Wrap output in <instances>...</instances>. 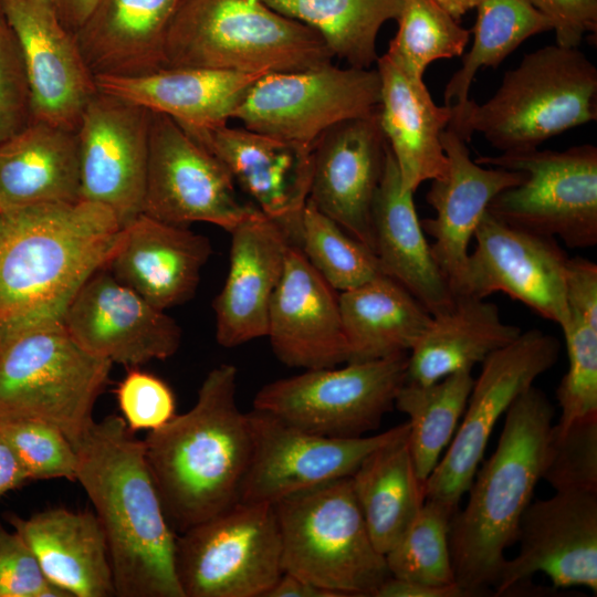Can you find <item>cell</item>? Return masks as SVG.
<instances>
[{"instance_id": "obj_40", "label": "cell", "mask_w": 597, "mask_h": 597, "mask_svg": "<svg viewBox=\"0 0 597 597\" xmlns=\"http://www.w3.org/2000/svg\"><path fill=\"white\" fill-rule=\"evenodd\" d=\"M397 22L386 54L421 78L430 63L461 56L470 36L436 0H404Z\"/></svg>"}, {"instance_id": "obj_53", "label": "cell", "mask_w": 597, "mask_h": 597, "mask_svg": "<svg viewBox=\"0 0 597 597\" xmlns=\"http://www.w3.org/2000/svg\"><path fill=\"white\" fill-rule=\"evenodd\" d=\"M62 25L75 33L85 22L97 0H49Z\"/></svg>"}, {"instance_id": "obj_43", "label": "cell", "mask_w": 597, "mask_h": 597, "mask_svg": "<svg viewBox=\"0 0 597 597\" xmlns=\"http://www.w3.org/2000/svg\"><path fill=\"white\" fill-rule=\"evenodd\" d=\"M0 430L23 465L29 480L75 481L77 455L74 446L55 426L34 418H0Z\"/></svg>"}, {"instance_id": "obj_27", "label": "cell", "mask_w": 597, "mask_h": 597, "mask_svg": "<svg viewBox=\"0 0 597 597\" xmlns=\"http://www.w3.org/2000/svg\"><path fill=\"white\" fill-rule=\"evenodd\" d=\"M376 64L380 77L379 124L402 189L415 192L423 181L447 174L441 136L452 118V108L437 105L423 78L407 72L386 53Z\"/></svg>"}, {"instance_id": "obj_8", "label": "cell", "mask_w": 597, "mask_h": 597, "mask_svg": "<svg viewBox=\"0 0 597 597\" xmlns=\"http://www.w3.org/2000/svg\"><path fill=\"white\" fill-rule=\"evenodd\" d=\"M112 365L81 347L62 324L15 334L0 344V418L46 421L75 447L95 421Z\"/></svg>"}, {"instance_id": "obj_24", "label": "cell", "mask_w": 597, "mask_h": 597, "mask_svg": "<svg viewBox=\"0 0 597 597\" xmlns=\"http://www.w3.org/2000/svg\"><path fill=\"white\" fill-rule=\"evenodd\" d=\"M229 233V270L213 310L218 344L235 347L266 336L270 304L291 242L256 207Z\"/></svg>"}, {"instance_id": "obj_44", "label": "cell", "mask_w": 597, "mask_h": 597, "mask_svg": "<svg viewBox=\"0 0 597 597\" xmlns=\"http://www.w3.org/2000/svg\"><path fill=\"white\" fill-rule=\"evenodd\" d=\"M568 356V370L556 389L561 418L556 425L597 416V328L570 316L562 327Z\"/></svg>"}, {"instance_id": "obj_50", "label": "cell", "mask_w": 597, "mask_h": 597, "mask_svg": "<svg viewBox=\"0 0 597 597\" xmlns=\"http://www.w3.org/2000/svg\"><path fill=\"white\" fill-rule=\"evenodd\" d=\"M464 591L457 585L431 586L388 576L373 597H461Z\"/></svg>"}, {"instance_id": "obj_13", "label": "cell", "mask_w": 597, "mask_h": 597, "mask_svg": "<svg viewBox=\"0 0 597 597\" xmlns=\"http://www.w3.org/2000/svg\"><path fill=\"white\" fill-rule=\"evenodd\" d=\"M561 344L541 329L522 332L482 362L462 420L425 482L426 499L459 507L483 459L493 428L515 398L557 362Z\"/></svg>"}, {"instance_id": "obj_9", "label": "cell", "mask_w": 597, "mask_h": 597, "mask_svg": "<svg viewBox=\"0 0 597 597\" xmlns=\"http://www.w3.org/2000/svg\"><path fill=\"white\" fill-rule=\"evenodd\" d=\"M475 163L525 174L488 207L496 219L524 231L558 238L572 249L597 244V147L531 149L481 156Z\"/></svg>"}, {"instance_id": "obj_22", "label": "cell", "mask_w": 597, "mask_h": 597, "mask_svg": "<svg viewBox=\"0 0 597 597\" xmlns=\"http://www.w3.org/2000/svg\"><path fill=\"white\" fill-rule=\"evenodd\" d=\"M24 55L31 119L76 132L97 94L73 33L56 18L49 0H0Z\"/></svg>"}, {"instance_id": "obj_54", "label": "cell", "mask_w": 597, "mask_h": 597, "mask_svg": "<svg viewBox=\"0 0 597 597\" xmlns=\"http://www.w3.org/2000/svg\"><path fill=\"white\" fill-rule=\"evenodd\" d=\"M446 11L458 21L471 9L475 8L478 0H436Z\"/></svg>"}, {"instance_id": "obj_46", "label": "cell", "mask_w": 597, "mask_h": 597, "mask_svg": "<svg viewBox=\"0 0 597 597\" xmlns=\"http://www.w3.org/2000/svg\"><path fill=\"white\" fill-rule=\"evenodd\" d=\"M122 417L132 432L156 430L176 415L170 387L157 376L130 368L116 388Z\"/></svg>"}, {"instance_id": "obj_49", "label": "cell", "mask_w": 597, "mask_h": 597, "mask_svg": "<svg viewBox=\"0 0 597 597\" xmlns=\"http://www.w3.org/2000/svg\"><path fill=\"white\" fill-rule=\"evenodd\" d=\"M565 297L570 316L597 328V264L585 258H568Z\"/></svg>"}, {"instance_id": "obj_26", "label": "cell", "mask_w": 597, "mask_h": 597, "mask_svg": "<svg viewBox=\"0 0 597 597\" xmlns=\"http://www.w3.org/2000/svg\"><path fill=\"white\" fill-rule=\"evenodd\" d=\"M467 143L451 128L442 133L448 170L431 180L426 195L436 216L420 220L423 232L434 240L431 252L450 287L463 269L470 242L492 199L525 178L517 170L484 168L471 159Z\"/></svg>"}, {"instance_id": "obj_16", "label": "cell", "mask_w": 597, "mask_h": 597, "mask_svg": "<svg viewBox=\"0 0 597 597\" xmlns=\"http://www.w3.org/2000/svg\"><path fill=\"white\" fill-rule=\"evenodd\" d=\"M475 242L451 284L454 295L485 298L504 293L561 328L570 320L565 297L567 253L555 238L514 228L488 211Z\"/></svg>"}, {"instance_id": "obj_4", "label": "cell", "mask_w": 597, "mask_h": 597, "mask_svg": "<svg viewBox=\"0 0 597 597\" xmlns=\"http://www.w3.org/2000/svg\"><path fill=\"white\" fill-rule=\"evenodd\" d=\"M554 407L531 386L506 410L498 447L476 470L469 500L453 514L449 542L455 583L465 596L498 582L504 553L542 478Z\"/></svg>"}, {"instance_id": "obj_42", "label": "cell", "mask_w": 597, "mask_h": 597, "mask_svg": "<svg viewBox=\"0 0 597 597\" xmlns=\"http://www.w3.org/2000/svg\"><path fill=\"white\" fill-rule=\"evenodd\" d=\"M541 480L556 492H597V416L552 426Z\"/></svg>"}, {"instance_id": "obj_3", "label": "cell", "mask_w": 597, "mask_h": 597, "mask_svg": "<svg viewBox=\"0 0 597 597\" xmlns=\"http://www.w3.org/2000/svg\"><path fill=\"white\" fill-rule=\"evenodd\" d=\"M238 370L212 368L195 405L143 440L168 522L177 534L240 501L252 440L248 413L237 402Z\"/></svg>"}, {"instance_id": "obj_31", "label": "cell", "mask_w": 597, "mask_h": 597, "mask_svg": "<svg viewBox=\"0 0 597 597\" xmlns=\"http://www.w3.org/2000/svg\"><path fill=\"white\" fill-rule=\"evenodd\" d=\"M261 76L211 69L165 67L133 77L95 76V82L100 92L163 113L185 128H203L228 123Z\"/></svg>"}, {"instance_id": "obj_11", "label": "cell", "mask_w": 597, "mask_h": 597, "mask_svg": "<svg viewBox=\"0 0 597 597\" xmlns=\"http://www.w3.org/2000/svg\"><path fill=\"white\" fill-rule=\"evenodd\" d=\"M408 354L342 368L305 369L264 385L253 409L303 430L333 438H358L376 430L407 381Z\"/></svg>"}, {"instance_id": "obj_12", "label": "cell", "mask_w": 597, "mask_h": 597, "mask_svg": "<svg viewBox=\"0 0 597 597\" xmlns=\"http://www.w3.org/2000/svg\"><path fill=\"white\" fill-rule=\"evenodd\" d=\"M377 69L331 63L297 72L269 73L249 88L232 118L249 129L313 147L332 126L378 109Z\"/></svg>"}, {"instance_id": "obj_41", "label": "cell", "mask_w": 597, "mask_h": 597, "mask_svg": "<svg viewBox=\"0 0 597 597\" xmlns=\"http://www.w3.org/2000/svg\"><path fill=\"white\" fill-rule=\"evenodd\" d=\"M300 249L311 265L339 293L383 275L375 252L308 200L302 214Z\"/></svg>"}, {"instance_id": "obj_10", "label": "cell", "mask_w": 597, "mask_h": 597, "mask_svg": "<svg viewBox=\"0 0 597 597\" xmlns=\"http://www.w3.org/2000/svg\"><path fill=\"white\" fill-rule=\"evenodd\" d=\"M184 597H265L283 574L275 506L239 501L177 534Z\"/></svg>"}, {"instance_id": "obj_28", "label": "cell", "mask_w": 597, "mask_h": 597, "mask_svg": "<svg viewBox=\"0 0 597 597\" xmlns=\"http://www.w3.org/2000/svg\"><path fill=\"white\" fill-rule=\"evenodd\" d=\"M184 0H97L74 33L94 76L133 77L166 67L165 43Z\"/></svg>"}, {"instance_id": "obj_45", "label": "cell", "mask_w": 597, "mask_h": 597, "mask_svg": "<svg viewBox=\"0 0 597 597\" xmlns=\"http://www.w3.org/2000/svg\"><path fill=\"white\" fill-rule=\"evenodd\" d=\"M31 121L30 87L19 38L0 4V143Z\"/></svg>"}, {"instance_id": "obj_25", "label": "cell", "mask_w": 597, "mask_h": 597, "mask_svg": "<svg viewBox=\"0 0 597 597\" xmlns=\"http://www.w3.org/2000/svg\"><path fill=\"white\" fill-rule=\"evenodd\" d=\"M211 253L206 235L142 213L121 229L104 269L165 311L192 298Z\"/></svg>"}, {"instance_id": "obj_20", "label": "cell", "mask_w": 597, "mask_h": 597, "mask_svg": "<svg viewBox=\"0 0 597 597\" xmlns=\"http://www.w3.org/2000/svg\"><path fill=\"white\" fill-rule=\"evenodd\" d=\"M182 128L224 166L256 208L281 226L291 244L300 248L313 147L227 123Z\"/></svg>"}, {"instance_id": "obj_34", "label": "cell", "mask_w": 597, "mask_h": 597, "mask_svg": "<svg viewBox=\"0 0 597 597\" xmlns=\"http://www.w3.org/2000/svg\"><path fill=\"white\" fill-rule=\"evenodd\" d=\"M347 362L409 354L432 315L399 282L383 274L338 294Z\"/></svg>"}, {"instance_id": "obj_47", "label": "cell", "mask_w": 597, "mask_h": 597, "mask_svg": "<svg viewBox=\"0 0 597 597\" xmlns=\"http://www.w3.org/2000/svg\"><path fill=\"white\" fill-rule=\"evenodd\" d=\"M0 597H69L48 580L24 540L1 525Z\"/></svg>"}, {"instance_id": "obj_15", "label": "cell", "mask_w": 597, "mask_h": 597, "mask_svg": "<svg viewBox=\"0 0 597 597\" xmlns=\"http://www.w3.org/2000/svg\"><path fill=\"white\" fill-rule=\"evenodd\" d=\"M248 413L252 452L240 501L276 503L291 494L350 476L374 450L408 432V422L358 438L316 434L256 409Z\"/></svg>"}, {"instance_id": "obj_36", "label": "cell", "mask_w": 597, "mask_h": 597, "mask_svg": "<svg viewBox=\"0 0 597 597\" xmlns=\"http://www.w3.org/2000/svg\"><path fill=\"white\" fill-rule=\"evenodd\" d=\"M276 12L310 27L333 57L352 67L377 62L376 39L383 24L397 20L404 0H263Z\"/></svg>"}, {"instance_id": "obj_33", "label": "cell", "mask_w": 597, "mask_h": 597, "mask_svg": "<svg viewBox=\"0 0 597 597\" xmlns=\"http://www.w3.org/2000/svg\"><path fill=\"white\" fill-rule=\"evenodd\" d=\"M521 328L502 321L496 304L454 295L447 311L432 315L425 334L408 354L407 381L431 384L469 369L516 339Z\"/></svg>"}, {"instance_id": "obj_23", "label": "cell", "mask_w": 597, "mask_h": 597, "mask_svg": "<svg viewBox=\"0 0 597 597\" xmlns=\"http://www.w3.org/2000/svg\"><path fill=\"white\" fill-rule=\"evenodd\" d=\"M338 294L302 250L290 244L270 304L266 334L281 363L316 369L347 362Z\"/></svg>"}, {"instance_id": "obj_5", "label": "cell", "mask_w": 597, "mask_h": 597, "mask_svg": "<svg viewBox=\"0 0 597 597\" xmlns=\"http://www.w3.org/2000/svg\"><path fill=\"white\" fill-rule=\"evenodd\" d=\"M597 69L578 48L557 44L524 55L492 97L452 111L448 128L465 142L480 133L502 153L536 149L597 118Z\"/></svg>"}, {"instance_id": "obj_35", "label": "cell", "mask_w": 597, "mask_h": 597, "mask_svg": "<svg viewBox=\"0 0 597 597\" xmlns=\"http://www.w3.org/2000/svg\"><path fill=\"white\" fill-rule=\"evenodd\" d=\"M407 438L408 432L377 448L350 475L371 541L384 555L426 500L425 483L416 474Z\"/></svg>"}, {"instance_id": "obj_1", "label": "cell", "mask_w": 597, "mask_h": 597, "mask_svg": "<svg viewBox=\"0 0 597 597\" xmlns=\"http://www.w3.org/2000/svg\"><path fill=\"white\" fill-rule=\"evenodd\" d=\"M121 229L109 209L84 200L0 211V344L62 324L77 291L104 268Z\"/></svg>"}, {"instance_id": "obj_52", "label": "cell", "mask_w": 597, "mask_h": 597, "mask_svg": "<svg viewBox=\"0 0 597 597\" xmlns=\"http://www.w3.org/2000/svg\"><path fill=\"white\" fill-rule=\"evenodd\" d=\"M265 597H336L332 591L322 588L304 578L283 572Z\"/></svg>"}, {"instance_id": "obj_19", "label": "cell", "mask_w": 597, "mask_h": 597, "mask_svg": "<svg viewBox=\"0 0 597 597\" xmlns=\"http://www.w3.org/2000/svg\"><path fill=\"white\" fill-rule=\"evenodd\" d=\"M62 325L88 353L129 368L171 357L181 328L104 268L93 273L70 303Z\"/></svg>"}, {"instance_id": "obj_39", "label": "cell", "mask_w": 597, "mask_h": 597, "mask_svg": "<svg viewBox=\"0 0 597 597\" xmlns=\"http://www.w3.org/2000/svg\"><path fill=\"white\" fill-rule=\"evenodd\" d=\"M458 509L440 500L426 499L409 526L385 554L390 576L431 586L457 584L449 534Z\"/></svg>"}, {"instance_id": "obj_38", "label": "cell", "mask_w": 597, "mask_h": 597, "mask_svg": "<svg viewBox=\"0 0 597 597\" xmlns=\"http://www.w3.org/2000/svg\"><path fill=\"white\" fill-rule=\"evenodd\" d=\"M475 9L472 46L444 88V104L453 112L470 100L469 91L480 69H496L526 39L552 31L548 19L527 0H478Z\"/></svg>"}, {"instance_id": "obj_2", "label": "cell", "mask_w": 597, "mask_h": 597, "mask_svg": "<svg viewBox=\"0 0 597 597\" xmlns=\"http://www.w3.org/2000/svg\"><path fill=\"white\" fill-rule=\"evenodd\" d=\"M76 478L105 533L116 596L184 597L177 533L165 514L143 440L122 416L94 421L75 444Z\"/></svg>"}, {"instance_id": "obj_48", "label": "cell", "mask_w": 597, "mask_h": 597, "mask_svg": "<svg viewBox=\"0 0 597 597\" xmlns=\"http://www.w3.org/2000/svg\"><path fill=\"white\" fill-rule=\"evenodd\" d=\"M545 15L557 45L578 48L586 34L597 32V0H527Z\"/></svg>"}, {"instance_id": "obj_14", "label": "cell", "mask_w": 597, "mask_h": 597, "mask_svg": "<svg viewBox=\"0 0 597 597\" xmlns=\"http://www.w3.org/2000/svg\"><path fill=\"white\" fill-rule=\"evenodd\" d=\"M254 207L239 201L230 174L207 148L171 117L151 112L144 214L230 232Z\"/></svg>"}, {"instance_id": "obj_30", "label": "cell", "mask_w": 597, "mask_h": 597, "mask_svg": "<svg viewBox=\"0 0 597 597\" xmlns=\"http://www.w3.org/2000/svg\"><path fill=\"white\" fill-rule=\"evenodd\" d=\"M45 577L69 597L116 596L108 546L93 512L55 507L29 519L10 515Z\"/></svg>"}, {"instance_id": "obj_7", "label": "cell", "mask_w": 597, "mask_h": 597, "mask_svg": "<svg viewBox=\"0 0 597 597\" xmlns=\"http://www.w3.org/2000/svg\"><path fill=\"white\" fill-rule=\"evenodd\" d=\"M283 572L336 597H373L390 576L374 545L350 476L291 494L274 503Z\"/></svg>"}, {"instance_id": "obj_37", "label": "cell", "mask_w": 597, "mask_h": 597, "mask_svg": "<svg viewBox=\"0 0 597 597\" xmlns=\"http://www.w3.org/2000/svg\"><path fill=\"white\" fill-rule=\"evenodd\" d=\"M471 370L431 384L406 381L395 407L409 417L408 446L416 474L426 482L452 440L473 386Z\"/></svg>"}, {"instance_id": "obj_18", "label": "cell", "mask_w": 597, "mask_h": 597, "mask_svg": "<svg viewBox=\"0 0 597 597\" xmlns=\"http://www.w3.org/2000/svg\"><path fill=\"white\" fill-rule=\"evenodd\" d=\"M519 552L505 559L496 595L543 573L555 587L584 586L597 594V492H556L531 502L517 530Z\"/></svg>"}, {"instance_id": "obj_21", "label": "cell", "mask_w": 597, "mask_h": 597, "mask_svg": "<svg viewBox=\"0 0 597 597\" xmlns=\"http://www.w3.org/2000/svg\"><path fill=\"white\" fill-rule=\"evenodd\" d=\"M388 148L378 109L332 126L313 145L307 200L373 251V205Z\"/></svg>"}, {"instance_id": "obj_29", "label": "cell", "mask_w": 597, "mask_h": 597, "mask_svg": "<svg viewBox=\"0 0 597 597\" xmlns=\"http://www.w3.org/2000/svg\"><path fill=\"white\" fill-rule=\"evenodd\" d=\"M413 193L402 189L396 160L388 148L373 205L374 252L383 274L399 282L436 315L451 307L454 294L425 237Z\"/></svg>"}, {"instance_id": "obj_51", "label": "cell", "mask_w": 597, "mask_h": 597, "mask_svg": "<svg viewBox=\"0 0 597 597\" xmlns=\"http://www.w3.org/2000/svg\"><path fill=\"white\" fill-rule=\"evenodd\" d=\"M29 480L12 446L0 430V499Z\"/></svg>"}, {"instance_id": "obj_17", "label": "cell", "mask_w": 597, "mask_h": 597, "mask_svg": "<svg viewBox=\"0 0 597 597\" xmlns=\"http://www.w3.org/2000/svg\"><path fill=\"white\" fill-rule=\"evenodd\" d=\"M151 111L97 92L76 130L81 200L105 206L121 228L143 213Z\"/></svg>"}, {"instance_id": "obj_32", "label": "cell", "mask_w": 597, "mask_h": 597, "mask_svg": "<svg viewBox=\"0 0 597 597\" xmlns=\"http://www.w3.org/2000/svg\"><path fill=\"white\" fill-rule=\"evenodd\" d=\"M81 200L76 132L31 119L0 143V211Z\"/></svg>"}, {"instance_id": "obj_6", "label": "cell", "mask_w": 597, "mask_h": 597, "mask_svg": "<svg viewBox=\"0 0 597 597\" xmlns=\"http://www.w3.org/2000/svg\"><path fill=\"white\" fill-rule=\"evenodd\" d=\"M332 59L317 32L263 0H184L165 43L166 67L263 75L304 71Z\"/></svg>"}]
</instances>
